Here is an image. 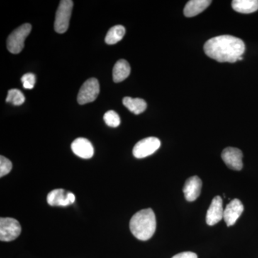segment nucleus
Segmentation results:
<instances>
[{
	"label": "nucleus",
	"instance_id": "f257e3e1",
	"mask_svg": "<svg viewBox=\"0 0 258 258\" xmlns=\"http://www.w3.org/2000/svg\"><path fill=\"white\" fill-rule=\"evenodd\" d=\"M208 57L220 62H235L245 51L244 42L238 37L220 35L212 37L204 45Z\"/></svg>",
	"mask_w": 258,
	"mask_h": 258
},
{
	"label": "nucleus",
	"instance_id": "f03ea898",
	"mask_svg": "<svg viewBox=\"0 0 258 258\" xmlns=\"http://www.w3.org/2000/svg\"><path fill=\"white\" fill-rule=\"evenodd\" d=\"M129 226L131 232L138 240H149L157 228L155 214L150 208L140 210L131 219Z\"/></svg>",
	"mask_w": 258,
	"mask_h": 258
},
{
	"label": "nucleus",
	"instance_id": "7ed1b4c3",
	"mask_svg": "<svg viewBox=\"0 0 258 258\" xmlns=\"http://www.w3.org/2000/svg\"><path fill=\"white\" fill-rule=\"evenodd\" d=\"M32 30L30 24L25 23L12 32L7 40L8 50L11 53L18 54L23 50L25 41Z\"/></svg>",
	"mask_w": 258,
	"mask_h": 258
},
{
	"label": "nucleus",
	"instance_id": "20e7f679",
	"mask_svg": "<svg viewBox=\"0 0 258 258\" xmlns=\"http://www.w3.org/2000/svg\"><path fill=\"white\" fill-rule=\"evenodd\" d=\"M73 7H74V2L71 0L60 1L56 13L55 24H54V28L57 33H64L69 29Z\"/></svg>",
	"mask_w": 258,
	"mask_h": 258
},
{
	"label": "nucleus",
	"instance_id": "39448f33",
	"mask_svg": "<svg viewBox=\"0 0 258 258\" xmlns=\"http://www.w3.org/2000/svg\"><path fill=\"white\" fill-rule=\"evenodd\" d=\"M21 226L18 220L11 217L0 219V240L10 242L18 238L21 233Z\"/></svg>",
	"mask_w": 258,
	"mask_h": 258
},
{
	"label": "nucleus",
	"instance_id": "423d86ee",
	"mask_svg": "<svg viewBox=\"0 0 258 258\" xmlns=\"http://www.w3.org/2000/svg\"><path fill=\"white\" fill-rule=\"evenodd\" d=\"M100 93V86L98 80L92 78L87 80L80 89L78 95V102L79 104L84 105L91 103L96 99Z\"/></svg>",
	"mask_w": 258,
	"mask_h": 258
},
{
	"label": "nucleus",
	"instance_id": "0eeeda50",
	"mask_svg": "<svg viewBox=\"0 0 258 258\" xmlns=\"http://www.w3.org/2000/svg\"><path fill=\"white\" fill-rule=\"evenodd\" d=\"M160 146V140L156 137H148L142 139L134 146V156L137 159H143L149 157L157 152Z\"/></svg>",
	"mask_w": 258,
	"mask_h": 258
},
{
	"label": "nucleus",
	"instance_id": "6e6552de",
	"mask_svg": "<svg viewBox=\"0 0 258 258\" xmlns=\"http://www.w3.org/2000/svg\"><path fill=\"white\" fill-rule=\"evenodd\" d=\"M222 159L226 165L232 170L240 171L243 167L242 151L234 147H227L222 153Z\"/></svg>",
	"mask_w": 258,
	"mask_h": 258
},
{
	"label": "nucleus",
	"instance_id": "1a4fd4ad",
	"mask_svg": "<svg viewBox=\"0 0 258 258\" xmlns=\"http://www.w3.org/2000/svg\"><path fill=\"white\" fill-rule=\"evenodd\" d=\"M76 197L72 192L62 189H54L47 195V203L50 206H69L74 203Z\"/></svg>",
	"mask_w": 258,
	"mask_h": 258
},
{
	"label": "nucleus",
	"instance_id": "9d476101",
	"mask_svg": "<svg viewBox=\"0 0 258 258\" xmlns=\"http://www.w3.org/2000/svg\"><path fill=\"white\" fill-rule=\"evenodd\" d=\"M244 211V206L238 199H234L224 210L223 219L227 227L235 225Z\"/></svg>",
	"mask_w": 258,
	"mask_h": 258
},
{
	"label": "nucleus",
	"instance_id": "9b49d317",
	"mask_svg": "<svg viewBox=\"0 0 258 258\" xmlns=\"http://www.w3.org/2000/svg\"><path fill=\"white\" fill-rule=\"evenodd\" d=\"M224 210L221 197L216 196L212 200L206 215V222L208 225L213 226L223 219Z\"/></svg>",
	"mask_w": 258,
	"mask_h": 258
},
{
	"label": "nucleus",
	"instance_id": "f8f14e48",
	"mask_svg": "<svg viewBox=\"0 0 258 258\" xmlns=\"http://www.w3.org/2000/svg\"><path fill=\"white\" fill-rule=\"evenodd\" d=\"M203 181L198 176H193L186 180L183 187L185 199L188 202H193L199 198L201 193Z\"/></svg>",
	"mask_w": 258,
	"mask_h": 258
},
{
	"label": "nucleus",
	"instance_id": "ddd939ff",
	"mask_svg": "<svg viewBox=\"0 0 258 258\" xmlns=\"http://www.w3.org/2000/svg\"><path fill=\"white\" fill-rule=\"evenodd\" d=\"M73 152L82 159H91L94 154V149L90 141L85 138L76 139L71 144Z\"/></svg>",
	"mask_w": 258,
	"mask_h": 258
},
{
	"label": "nucleus",
	"instance_id": "4468645a",
	"mask_svg": "<svg viewBox=\"0 0 258 258\" xmlns=\"http://www.w3.org/2000/svg\"><path fill=\"white\" fill-rule=\"evenodd\" d=\"M211 3L210 0H191L185 5L184 14L187 18H192L205 11Z\"/></svg>",
	"mask_w": 258,
	"mask_h": 258
},
{
	"label": "nucleus",
	"instance_id": "2eb2a0df",
	"mask_svg": "<svg viewBox=\"0 0 258 258\" xmlns=\"http://www.w3.org/2000/svg\"><path fill=\"white\" fill-rule=\"evenodd\" d=\"M131 74L130 64L126 60L121 59L117 61L113 70V79L115 83L124 81Z\"/></svg>",
	"mask_w": 258,
	"mask_h": 258
},
{
	"label": "nucleus",
	"instance_id": "dca6fc26",
	"mask_svg": "<svg viewBox=\"0 0 258 258\" xmlns=\"http://www.w3.org/2000/svg\"><path fill=\"white\" fill-rule=\"evenodd\" d=\"M232 7L237 13L249 14L258 10V0H234Z\"/></svg>",
	"mask_w": 258,
	"mask_h": 258
},
{
	"label": "nucleus",
	"instance_id": "f3484780",
	"mask_svg": "<svg viewBox=\"0 0 258 258\" xmlns=\"http://www.w3.org/2000/svg\"><path fill=\"white\" fill-rule=\"evenodd\" d=\"M123 104L129 111L136 115L143 113L147 107V103L144 99L139 98H133L131 97H125L123 99Z\"/></svg>",
	"mask_w": 258,
	"mask_h": 258
},
{
	"label": "nucleus",
	"instance_id": "a211bd4d",
	"mask_svg": "<svg viewBox=\"0 0 258 258\" xmlns=\"http://www.w3.org/2000/svg\"><path fill=\"white\" fill-rule=\"evenodd\" d=\"M125 34V29L122 25L112 27L107 33L105 41L108 45H114L123 39Z\"/></svg>",
	"mask_w": 258,
	"mask_h": 258
},
{
	"label": "nucleus",
	"instance_id": "6ab92c4d",
	"mask_svg": "<svg viewBox=\"0 0 258 258\" xmlns=\"http://www.w3.org/2000/svg\"><path fill=\"white\" fill-rule=\"evenodd\" d=\"M25 101V96L23 93L18 89H10L8 91L7 96L6 102L12 103L15 106H20L23 104Z\"/></svg>",
	"mask_w": 258,
	"mask_h": 258
},
{
	"label": "nucleus",
	"instance_id": "aec40b11",
	"mask_svg": "<svg viewBox=\"0 0 258 258\" xmlns=\"http://www.w3.org/2000/svg\"><path fill=\"white\" fill-rule=\"evenodd\" d=\"M103 119H104L105 123L112 128H116L120 125L119 115L114 111H107L103 116Z\"/></svg>",
	"mask_w": 258,
	"mask_h": 258
},
{
	"label": "nucleus",
	"instance_id": "412c9836",
	"mask_svg": "<svg viewBox=\"0 0 258 258\" xmlns=\"http://www.w3.org/2000/svg\"><path fill=\"white\" fill-rule=\"evenodd\" d=\"M13 168V164L9 159L1 156L0 157V177H3L9 174Z\"/></svg>",
	"mask_w": 258,
	"mask_h": 258
},
{
	"label": "nucleus",
	"instance_id": "4be33fe9",
	"mask_svg": "<svg viewBox=\"0 0 258 258\" xmlns=\"http://www.w3.org/2000/svg\"><path fill=\"white\" fill-rule=\"evenodd\" d=\"M22 82H23V87L25 89H32L35 86V81H36V78L35 75L29 73L24 75L21 79Z\"/></svg>",
	"mask_w": 258,
	"mask_h": 258
},
{
	"label": "nucleus",
	"instance_id": "5701e85b",
	"mask_svg": "<svg viewBox=\"0 0 258 258\" xmlns=\"http://www.w3.org/2000/svg\"><path fill=\"white\" fill-rule=\"evenodd\" d=\"M171 258H198V254L192 252H181L173 256Z\"/></svg>",
	"mask_w": 258,
	"mask_h": 258
}]
</instances>
